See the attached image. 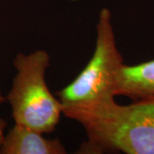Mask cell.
Masks as SVG:
<instances>
[{
    "mask_svg": "<svg viewBox=\"0 0 154 154\" xmlns=\"http://www.w3.org/2000/svg\"><path fill=\"white\" fill-rule=\"evenodd\" d=\"M13 64L16 75L5 97L15 123L45 134L52 133L63 115V105L46 83L48 52L40 49L28 54L18 53Z\"/></svg>",
    "mask_w": 154,
    "mask_h": 154,
    "instance_id": "7a4b0ae2",
    "label": "cell"
},
{
    "mask_svg": "<svg viewBox=\"0 0 154 154\" xmlns=\"http://www.w3.org/2000/svg\"><path fill=\"white\" fill-rule=\"evenodd\" d=\"M45 134L15 123L5 136L1 154H64L66 148L59 139H48Z\"/></svg>",
    "mask_w": 154,
    "mask_h": 154,
    "instance_id": "277c9868",
    "label": "cell"
},
{
    "mask_svg": "<svg viewBox=\"0 0 154 154\" xmlns=\"http://www.w3.org/2000/svg\"><path fill=\"white\" fill-rule=\"evenodd\" d=\"M63 115L83 127L88 137L84 152L154 154V97L127 105L115 100L92 108L63 109Z\"/></svg>",
    "mask_w": 154,
    "mask_h": 154,
    "instance_id": "6da1fadb",
    "label": "cell"
},
{
    "mask_svg": "<svg viewBox=\"0 0 154 154\" xmlns=\"http://www.w3.org/2000/svg\"><path fill=\"white\" fill-rule=\"evenodd\" d=\"M6 102V97L4 96V94H2V90H1V88H0V105H3L4 103Z\"/></svg>",
    "mask_w": 154,
    "mask_h": 154,
    "instance_id": "52a82bcc",
    "label": "cell"
},
{
    "mask_svg": "<svg viewBox=\"0 0 154 154\" xmlns=\"http://www.w3.org/2000/svg\"><path fill=\"white\" fill-rule=\"evenodd\" d=\"M114 94L134 100L154 97V60L135 65L123 63L116 75Z\"/></svg>",
    "mask_w": 154,
    "mask_h": 154,
    "instance_id": "5b68a950",
    "label": "cell"
},
{
    "mask_svg": "<svg viewBox=\"0 0 154 154\" xmlns=\"http://www.w3.org/2000/svg\"><path fill=\"white\" fill-rule=\"evenodd\" d=\"M7 126H8V122L5 119L0 118V148H1L2 144L4 142V140H5V129Z\"/></svg>",
    "mask_w": 154,
    "mask_h": 154,
    "instance_id": "8992f818",
    "label": "cell"
},
{
    "mask_svg": "<svg viewBox=\"0 0 154 154\" xmlns=\"http://www.w3.org/2000/svg\"><path fill=\"white\" fill-rule=\"evenodd\" d=\"M124 63L117 48L111 13L107 8L99 12L94 54L76 78L57 95L67 108H92L115 101V80Z\"/></svg>",
    "mask_w": 154,
    "mask_h": 154,
    "instance_id": "3957f363",
    "label": "cell"
}]
</instances>
